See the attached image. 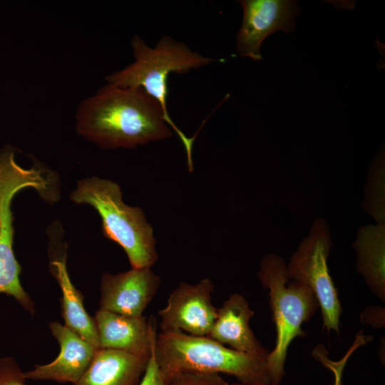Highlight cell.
Segmentation results:
<instances>
[{
  "label": "cell",
  "instance_id": "obj_19",
  "mask_svg": "<svg viewBox=\"0 0 385 385\" xmlns=\"http://www.w3.org/2000/svg\"><path fill=\"white\" fill-rule=\"evenodd\" d=\"M26 379L24 372L13 357L0 358V385H26Z\"/></svg>",
  "mask_w": 385,
  "mask_h": 385
},
{
  "label": "cell",
  "instance_id": "obj_11",
  "mask_svg": "<svg viewBox=\"0 0 385 385\" xmlns=\"http://www.w3.org/2000/svg\"><path fill=\"white\" fill-rule=\"evenodd\" d=\"M49 329L59 344L60 352L51 363L36 364L33 370L24 372L25 377L75 384L89 366L98 349L58 322L50 323Z\"/></svg>",
  "mask_w": 385,
  "mask_h": 385
},
{
  "label": "cell",
  "instance_id": "obj_15",
  "mask_svg": "<svg viewBox=\"0 0 385 385\" xmlns=\"http://www.w3.org/2000/svg\"><path fill=\"white\" fill-rule=\"evenodd\" d=\"M49 270L61 289V314L65 326L96 349H99L98 335L94 317L83 305V295L72 283L66 266V251L50 249Z\"/></svg>",
  "mask_w": 385,
  "mask_h": 385
},
{
  "label": "cell",
  "instance_id": "obj_12",
  "mask_svg": "<svg viewBox=\"0 0 385 385\" xmlns=\"http://www.w3.org/2000/svg\"><path fill=\"white\" fill-rule=\"evenodd\" d=\"M99 348L134 354H150L156 339L153 319L128 317L103 309L94 317Z\"/></svg>",
  "mask_w": 385,
  "mask_h": 385
},
{
  "label": "cell",
  "instance_id": "obj_4",
  "mask_svg": "<svg viewBox=\"0 0 385 385\" xmlns=\"http://www.w3.org/2000/svg\"><path fill=\"white\" fill-rule=\"evenodd\" d=\"M122 197L117 183L98 176L79 180L70 194L75 203L97 211L104 236L123 249L132 267H152L158 258L153 229L143 210L126 205Z\"/></svg>",
  "mask_w": 385,
  "mask_h": 385
},
{
  "label": "cell",
  "instance_id": "obj_23",
  "mask_svg": "<svg viewBox=\"0 0 385 385\" xmlns=\"http://www.w3.org/2000/svg\"><path fill=\"white\" fill-rule=\"evenodd\" d=\"M230 385H272V384H242L240 382L232 383Z\"/></svg>",
  "mask_w": 385,
  "mask_h": 385
},
{
  "label": "cell",
  "instance_id": "obj_14",
  "mask_svg": "<svg viewBox=\"0 0 385 385\" xmlns=\"http://www.w3.org/2000/svg\"><path fill=\"white\" fill-rule=\"evenodd\" d=\"M150 354L99 348L86 371L73 385H139Z\"/></svg>",
  "mask_w": 385,
  "mask_h": 385
},
{
  "label": "cell",
  "instance_id": "obj_21",
  "mask_svg": "<svg viewBox=\"0 0 385 385\" xmlns=\"http://www.w3.org/2000/svg\"><path fill=\"white\" fill-rule=\"evenodd\" d=\"M361 322L376 328L384 326V308L379 306L370 307L361 314Z\"/></svg>",
  "mask_w": 385,
  "mask_h": 385
},
{
  "label": "cell",
  "instance_id": "obj_7",
  "mask_svg": "<svg viewBox=\"0 0 385 385\" xmlns=\"http://www.w3.org/2000/svg\"><path fill=\"white\" fill-rule=\"evenodd\" d=\"M332 246L330 229L322 218L315 219L287 265L291 279L308 286L321 309L323 327L339 332L342 307L329 274L327 258Z\"/></svg>",
  "mask_w": 385,
  "mask_h": 385
},
{
  "label": "cell",
  "instance_id": "obj_18",
  "mask_svg": "<svg viewBox=\"0 0 385 385\" xmlns=\"http://www.w3.org/2000/svg\"><path fill=\"white\" fill-rule=\"evenodd\" d=\"M167 379L169 385H230L219 374L182 372Z\"/></svg>",
  "mask_w": 385,
  "mask_h": 385
},
{
  "label": "cell",
  "instance_id": "obj_6",
  "mask_svg": "<svg viewBox=\"0 0 385 385\" xmlns=\"http://www.w3.org/2000/svg\"><path fill=\"white\" fill-rule=\"evenodd\" d=\"M15 154L11 146L0 151V293L11 296L29 312L34 304L21 284V267L14 252L12 200L27 188H34L47 200H55L56 192L48 172L36 167H21L16 161Z\"/></svg>",
  "mask_w": 385,
  "mask_h": 385
},
{
  "label": "cell",
  "instance_id": "obj_2",
  "mask_svg": "<svg viewBox=\"0 0 385 385\" xmlns=\"http://www.w3.org/2000/svg\"><path fill=\"white\" fill-rule=\"evenodd\" d=\"M134 61L106 77L107 84L120 88H140L162 108L167 123L180 139L187 153L188 165L193 168L194 138H188L171 119L167 108L168 78L171 73L183 74L205 66L214 59L192 51L169 36L161 37L154 47L135 35L131 40Z\"/></svg>",
  "mask_w": 385,
  "mask_h": 385
},
{
  "label": "cell",
  "instance_id": "obj_1",
  "mask_svg": "<svg viewBox=\"0 0 385 385\" xmlns=\"http://www.w3.org/2000/svg\"><path fill=\"white\" fill-rule=\"evenodd\" d=\"M76 129L105 149L135 148L172 135L162 108L144 90L109 84L79 104Z\"/></svg>",
  "mask_w": 385,
  "mask_h": 385
},
{
  "label": "cell",
  "instance_id": "obj_13",
  "mask_svg": "<svg viewBox=\"0 0 385 385\" xmlns=\"http://www.w3.org/2000/svg\"><path fill=\"white\" fill-rule=\"evenodd\" d=\"M254 314L243 295L233 294L217 308V318L207 337L242 353L267 356L269 351L250 327Z\"/></svg>",
  "mask_w": 385,
  "mask_h": 385
},
{
  "label": "cell",
  "instance_id": "obj_3",
  "mask_svg": "<svg viewBox=\"0 0 385 385\" xmlns=\"http://www.w3.org/2000/svg\"><path fill=\"white\" fill-rule=\"evenodd\" d=\"M155 356L166 379L182 372L225 374L242 384H270L267 356L242 353L207 336L160 332L156 335Z\"/></svg>",
  "mask_w": 385,
  "mask_h": 385
},
{
  "label": "cell",
  "instance_id": "obj_8",
  "mask_svg": "<svg viewBox=\"0 0 385 385\" xmlns=\"http://www.w3.org/2000/svg\"><path fill=\"white\" fill-rule=\"evenodd\" d=\"M213 290L208 278L195 284L181 282L170 294L166 306L158 312L161 332L207 336L217 316V308L212 302Z\"/></svg>",
  "mask_w": 385,
  "mask_h": 385
},
{
  "label": "cell",
  "instance_id": "obj_17",
  "mask_svg": "<svg viewBox=\"0 0 385 385\" xmlns=\"http://www.w3.org/2000/svg\"><path fill=\"white\" fill-rule=\"evenodd\" d=\"M384 177V158L381 155L369 170L363 202L364 210L376 224H385Z\"/></svg>",
  "mask_w": 385,
  "mask_h": 385
},
{
  "label": "cell",
  "instance_id": "obj_5",
  "mask_svg": "<svg viewBox=\"0 0 385 385\" xmlns=\"http://www.w3.org/2000/svg\"><path fill=\"white\" fill-rule=\"evenodd\" d=\"M258 277L262 285L269 290L276 329L274 346L267 355V370L270 384L279 385L284 376L289 345L295 338L305 336L302 325L312 317L319 307L308 286L289 277L287 264L281 256L272 253L264 256Z\"/></svg>",
  "mask_w": 385,
  "mask_h": 385
},
{
  "label": "cell",
  "instance_id": "obj_9",
  "mask_svg": "<svg viewBox=\"0 0 385 385\" xmlns=\"http://www.w3.org/2000/svg\"><path fill=\"white\" fill-rule=\"evenodd\" d=\"M241 27L237 35V51L242 57L262 59L260 46L271 34L286 33L295 27L294 17L300 9L297 2L289 0H242Z\"/></svg>",
  "mask_w": 385,
  "mask_h": 385
},
{
  "label": "cell",
  "instance_id": "obj_10",
  "mask_svg": "<svg viewBox=\"0 0 385 385\" xmlns=\"http://www.w3.org/2000/svg\"><path fill=\"white\" fill-rule=\"evenodd\" d=\"M151 267H132L101 279L99 309L128 317H142L160 285Z\"/></svg>",
  "mask_w": 385,
  "mask_h": 385
},
{
  "label": "cell",
  "instance_id": "obj_20",
  "mask_svg": "<svg viewBox=\"0 0 385 385\" xmlns=\"http://www.w3.org/2000/svg\"><path fill=\"white\" fill-rule=\"evenodd\" d=\"M139 385H169L168 380L162 374L155 360V343L147 369Z\"/></svg>",
  "mask_w": 385,
  "mask_h": 385
},
{
  "label": "cell",
  "instance_id": "obj_22",
  "mask_svg": "<svg viewBox=\"0 0 385 385\" xmlns=\"http://www.w3.org/2000/svg\"><path fill=\"white\" fill-rule=\"evenodd\" d=\"M349 354H348L340 362L337 363L329 360L324 354H321L318 350L316 358L319 359L324 366L332 371L334 375V385H342L343 369Z\"/></svg>",
  "mask_w": 385,
  "mask_h": 385
},
{
  "label": "cell",
  "instance_id": "obj_16",
  "mask_svg": "<svg viewBox=\"0 0 385 385\" xmlns=\"http://www.w3.org/2000/svg\"><path fill=\"white\" fill-rule=\"evenodd\" d=\"M356 267L370 291L385 301V224L361 226L353 242Z\"/></svg>",
  "mask_w": 385,
  "mask_h": 385
}]
</instances>
